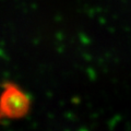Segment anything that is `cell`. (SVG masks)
<instances>
[{
    "label": "cell",
    "instance_id": "obj_1",
    "mask_svg": "<svg viewBox=\"0 0 131 131\" xmlns=\"http://www.w3.org/2000/svg\"><path fill=\"white\" fill-rule=\"evenodd\" d=\"M32 109V98L13 81H5L0 86V124L6 120L25 118Z\"/></svg>",
    "mask_w": 131,
    "mask_h": 131
}]
</instances>
